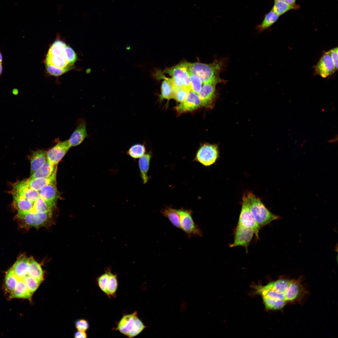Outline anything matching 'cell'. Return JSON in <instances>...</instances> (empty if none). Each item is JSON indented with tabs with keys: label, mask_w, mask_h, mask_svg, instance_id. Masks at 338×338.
I'll return each mask as SVG.
<instances>
[{
	"label": "cell",
	"mask_w": 338,
	"mask_h": 338,
	"mask_svg": "<svg viewBox=\"0 0 338 338\" xmlns=\"http://www.w3.org/2000/svg\"><path fill=\"white\" fill-rule=\"evenodd\" d=\"M300 280L280 279L257 288L266 309L279 310L300 298L303 291Z\"/></svg>",
	"instance_id": "6da1fadb"
},
{
	"label": "cell",
	"mask_w": 338,
	"mask_h": 338,
	"mask_svg": "<svg viewBox=\"0 0 338 338\" xmlns=\"http://www.w3.org/2000/svg\"><path fill=\"white\" fill-rule=\"evenodd\" d=\"M225 60L220 59L215 60L209 64L199 62L187 63L188 73L197 76L203 84L216 85L219 83H225L226 81L220 78L219 74L225 67Z\"/></svg>",
	"instance_id": "7a4b0ae2"
},
{
	"label": "cell",
	"mask_w": 338,
	"mask_h": 338,
	"mask_svg": "<svg viewBox=\"0 0 338 338\" xmlns=\"http://www.w3.org/2000/svg\"><path fill=\"white\" fill-rule=\"evenodd\" d=\"M246 195L252 215L260 228L280 218L279 216L270 212L256 196L251 192H247Z\"/></svg>",
	"instance_id": "3957f363"
},
{
	"label": "cell",
	"mask_w": 338,
	"mask_h": 338,
	"mask_svg": "<svg viewBox=\"0 0 338 338\" xmlns=\"http://www.w3.org/2000/svg\"><path fill=\"white\" fill-rule=\"evenodd\" d=\"M137 316V312L123 316L119 322L117 330L129 338L134 337L140 334L146 328Z\"/></svg>",
	"instance_id": "277c9868"
},
{
	"label": "cell",
	"mask_w": 338,
	"mask_h": 338,
	"mask_svg": "<svg viewBox=\"0 0 338 338\" xmlns=\"http://www.w3.org/2000/svg\"><path fill=\"white\" fill-rule=\"evenodd\" d=\"M52 212L37 213L32 212L22 213H18L17 220L20 226L23 228H38L45 225L50 220Z\"/></svg>",
	"instance_id": "5b68a950"
},
{
	"label": "cell",
	"mask_w": 338,
	"mask_h": 338,
	"mask_svg": "<svg viewBox=\"0 0 338 338\" xmlns=\"http://www.w3.org/2000/svg\"><path fill=\"white\" fill-rule=\"evenodd\" d=\"M187 63L185 61L180 63L166 69L164 72L171 76L177 88L184 87L191 90Z\"/></svg>",
	"instance_id": "8992f818"
},
{
	"label": "cell",
	"mask_w": 338,
	"mask_h": 338,
	"mask_svg": "<svg viewBox=\"0 0 338 338\" xmlns=\"http://www.w3.org/2000/svg\"><path fill=\"white\" fill-rule=\"evenodd\" d=\"M176 211L179 216L180 229L184 231L189 238L192 236H202V230L193 219L192 212L191 210L182 208L176 210Z\"/></svg>",
	"instance_id": "52a82bcc"
},
{
	"label": "cell",
	"mask_w": 338,
	"mask_h": 338,
	"mask_svg": "<svg viewBox=\"0 0 338 338\" xmlns=\"http://www.w3.org/2000/svg\"><path fill=\"white\" fill-rule=\"evenodd\" d=\"M238 224L252 230L256 238L259 239V233L260 227L257 223L252 215L246 194H244L243 197L242 208Z\"/></svg>",
	"instance_id": "ba28073f"
},
{
	"label": "cell",
	"mask_w": 338,
	"mask_h": 338,
	"mask_svg": "<svg viewBox=\"0 0 338 338\" xmlns=\"http://www.w3.org/2000/svg\"><path fill=\"white\" fill-rule=\"evenodd\" d=\"M218 156V151L217 146L205 144L199 149L196 157V160L205 166L214 164Z\"/></svg>",
	"instance_id": "9c48e42d"
},
{
	"label": "cell",
	"mask_w": 338,
	"mask_h": 338,
	"mask_svg": "<svg viewBox=\"0 0 338 338\" xmlns=\"http://www.w3.org/2000/svg\"><path fill=\"white\" fill-rule=\"evenodd\" d=\"M254 234V233L251 229L238 224L235 230L234 241L229 245L230 247L242 246L248 251Z\"/></svg>",
	"instance_id": "30bf717a"
},
{
	"label": "cell",
	"mask_w": 338,
	"mask_h": 338,
	"mask_svg": "<svg viewBox=\"0 0 338 338\" xmlns=\"http://www.w3.org/2000/svg\"><path fill=\"white\" fill-rule=\"evenodd\" d=\"M98 283L100 289L108 296L115 295L118 286L116 275L109 271L106 272L98 278Z\"/></svg>",
	"instance_id": "8fae6325"
},
{
	"label": "cell",
	"mask_w": 338,
	"mask_h": 338,
	"mask_svg": "<svg viewBox=\"0 0 338 338\" xmlns=\"http://www.w3.org/2000/svg\"><path fill=\"white\" fill-rule=\"evenodd\" d=\"M70 146L68 140L60 141L46 152L47 160L53 165H57Z\"/></svg>",
	"instance_id": "7c38bea8"
},
{
	"label": "cell",
	"mask_w": 338,
	"mask_h": 338,
	"mask_svg": "<svg viewBox=\"0 0 338 338\" xmlns=\"http://www.w3.org/2000/svg\"><path fill=\"white\" fill-rule=\"evenodd\" d=\"M314 68L315 73L323 78L328 77L335 72L329 51L323 54Z\"/></svg>",
	"instance_id": "4fadbf2b"
},
{
	"label": "cell",
	"mask_w": 338,
	"mask_h": 338,
	"mask_svg": "<svg viewBox=\"0 0 338 338\" xmlns=\"http://www.w3.org/2000/svg\"><path fill=\"white\" fill-rule=\"evenodd\" d=\"M13 194L23 197L34 202L39 197L38 191L32 188L27 180L23 181L16 183L13 186Z\"/></svg>",
	"instance_id": "5bb4252c"
},
{
	"label": "cell",
	"mask_w": 338,
	"mask_h": 338,
	"mask_svg": "<svg viewBox=\"0 0 338 338\" xmlns=\"http://www.w3.org/2000/svg\"><path fill=\"white\" fill-rule=\"evenodd\" d=\"M202 105L198 94L190 90L184 100L176 107V109L180 114L192 111L200 108Z\"/></svg>",
	"instance_id": "9a60e30c"
},
{
	"label": "cell",
	"mask_w": 338,
	"mask_h": 338,
	"mask_svg": "<svg viewBox=\"0 0 338 338\" xmlns=\"http://www.w3.org/2000/svg\"><path fill=\"white\" fill-rule=\"evenodd\" d=\"M203 84L198 94L202 105L207 108H212L216 97V85L207 83Z\"/></svg>",
	"instance_id": "2e32d148"
},
{
	"label": "cell",
	"mask_w": 338,
	"mask_h": 338,
	"mask_svg": "<svg viewBox=\"0 0 338 338\" xmlns=\"http://www.w3.org/2000/svg\"><path fill=\"white\" fill-rule=\"evenodd\" d=\"M86 126L84 120L80 119L77 120L76 128L68 140L70 147L79 145L87 137Z\"/></svg>",
	"instance_id": "e0dca14e"
},
{
	"label": "cell",
	"mask_w": 338,
	"mask_h": 338,
	"mask_svg": "<svg viewBox=\"0 0 338 338\" xmlns=\"http://www.w3.org/2000/svg\"><path fill=\"white\" fill-rule=\"evenodd\" d=\"M29 267V258L22 254L18 258L11 268L19 279H23L28 275Z\"/></svg>",
	"instance_id": "ac0fdd59"
},
{
	"label": "cell",
	"mask_w": 338,
	"mask_h": 338,
	"mask_svg": "<svg viewBox=\"0 0 338 338\" xmlns=\"http://www.w3.org/2000/svg\"><path fill=\"white\" fill-rule=\"evenodd\" d=\"M56 183L49 184L38 191L40 197L54 206L59 195Z\"/></svg>",
	"instance_id": "d6986e66"
},
{
	"label": "cell",
	"mask_w": 338,
	"mask_h": 338,
	"mask_svg": "<svg viewBox=\"0 0 338 338\" xmlns=\"http://www.w3.org/2000/svg\"><path fill=\"white\" fill-rule=\"evenodd\" d=\"M161 75V77H160L158 79L161 78L163 79L164 80L161 85V94L160 96V98L161 100L164 99L169 100L173 98L174 93L177 87L174 84L172 79V78L166 77L162 74Z\"/></svg>",
	"instance_id": "ffe728a7"
},
{
	"label": "cell",
	"mask_w": 338,
	"mask_h": 338,
	"mask_svg": "<svg viewBox=\"0 0 338 338\" xmlns=\"http://www.w3.org/2000/svg\"><path fill=\"white\" fill-rule=\"evenodd\" d=\"M47 160L46 152L45 151L38 150L33 151L30 157L31 174L42 166Z\"/></svg>",
	"instance_id": "44dd1931"
},
{
	"label": "cell",
	"mask_w": 338,
	"mask_h": 338,
	"mask_svg": "<svg viewBox=\"0 0 338 338\" xmlns=\"http://www.w3.org/2000/svg\"><path fill=\"white\" fill-rule=\"evenodd\" d=\"M13 202L18 213H24L32 211L34 203L18 195L13 194Z\"/></svg>",
	"instance_id": "7402d4cb"
},
{
	"label": "cell",
	"mask_w": 338,
	"mask_h": 338,
	"mask_svg": "<svg viewBox=\"0 0 338 338\" xmlns=\"http://www.w3.org/2000/svg\"><path fill=\"white\" fill-rule=\"evenodd\" d=\"M32 294L23 279H19L14 290L10 293V298H22L31 300Z\"/></svg>",
	"instance_id": "603a6c76"
},
{
	"label": "cell",
	"mask_w": 338,
	"mask_h": 338,
	"mask_svg": "<svg viewBox=\"0 0 338 338\" xmlns=\"http://www.w3.org/2000/svg\"><path fill=\"white\" fill-rule=\"evenodd\" d=\"M57 165H53L47 160L44 164L34 172L30 178H47L52 176L57 171Z\"/></svg>",
	"instance_id": "cb8c5ba5"
},
{
	"label": "cell",
	"mask_w": 338,
	"mask_h": 338,
	"mask_svg": "<svg viewBox=\"0 0 338 338\" xmlns=\"http://www.w3.org/2000/svg\"><path fill=\"white\" fill-rule=\"evenodd\" d=\"M151 157V152H149L144 154L140 158L138 161L140 176L143 184L147 183L148 180L147 173Z\"/></svg>",
	"instance_id": "d4e9b609"
},
{
	"label": "cell",
	"mask_w": 338,
	"mask_h": 338,
	"mask_svg": "<svg viewBox=\"0 0 338 338\" xmlns=\"http://www.w3.org/2000/svg\"><path fill=\"white\" fill-rule=\"evenodd\" d=\"M56 172L52 176L47 178H29L27 180L28 182L32 188L39 191L46 185L56 182Z\"/></svg>",
	"instance_id": "484cf974"
},
{
	"label": "cell",
	"mask_w": 338,
	"mask_h": 338,
	"mask_svg": "<svg viewBox=\"0 0 338 338\" xmlns=\"http://www.w3.org/2000/svg\"><path fill=\"white\" fill-rule=\"evenodd\" d=\"M28 275L42 282L44 279V273L41 266L32 257L29 258Z\"/></svg>",
	"instance_id": "4316f807"
},
{
	"label": "cell",
	"mask_w": 338,
	"mask_h": 338,
	"mask_svg": "<svg viewBox=\"0 0 338 338\" xmlns=\"http://www.w3.org/2000/svg\"><path fill=\"white\" fill-rule=\"evenodd\" d=\"M300 6L297 4L292 5L285 1H275L272 10L279 16L292 10L299 9Z\"/></svg>",
	"instance_id": "83f0119b"
},
{
	"label": "cell",
	"mask_w": 338,
	"mask_h": 338,
	"mask_svg": "<svg viewBox=\"0 0 338 338\" xmlns=\"http://www.w3.org/2000/svg\"><path fill=\"white\" fill-rule=\"evenodd\" d=\"M46 64H49L61 69L69 68L71 66L69 65L62 54L52 56L47 54L45 60Z\"/></svg>",
	"instance_id": "f1b7e54d"
},
{
	"label": "cell",
	"mask_w": 338,
	"mask_h": 338,
	"mask_svg": "<svg viewBox=\"0 0 338 338\" xmlns=\"http://www.w3.org/2000/svg\"><path fill=\"white\" fill-rule=\"evenodd\" d=\"M279 16L271 10L267 13L262 23L256 27L258 31L261 32L273 24L278 19Z\"/></svg>",
	"instance_id": "f546056e"
},
{
	"label": "cell",
	"mask_w": 338,
	"mask_h": 338,
	"mask_svg": "<svg viewBox=\"0 0 338 338\" xmlns=\"http://www.w3.org/2000/svg\"><path fill=\"white\" fill-rule=\"evenodd\" d=\"M55 206L39 197L34 202L32 212L37 213H45L52 212Z\"/></svg>",
	"instance_id": "4dcf8cb0"
},
{
	"label": "cell",
	"mask_w": 338,
	"mask_h": 338,
	"mask_svg": "<svg viewBox=\"0 0 338 338\" xmlns=\"http://www.w3.org/2000/svg\"><path fill=\"white\" fill-rule=\"evenodd\" d=\"M161 212L163 216L167 218L173 225L180 229L179 216L176 209L167 207L162 209Z\"/></svg>",
	"instance_id": "1f68e13d"
},
{
	"label": "cell",
	"mask_w": 338,
	"mask_h": 338,
	"mask_svg": "<svg viewBox=\"0 0 338 338\" xmlns=\"http://www.w3.org/2000/svg\"><path fill=\"white\" fill-rule=\"evenodd\" d=\"M19 279L14 273L12 269H10L6 273L5 286L6 290L11 293L15 289Z\"/></svg>",
	"instance_id": "d6a6232c"
},
{
	"label": "cell",
	"mask_w": 338,
	"mask_h": 338,
	"mask_svg": "<svg viewBox=\"0 0 338 338\" xmlns=\"http://www.w3.org/2000/svg\"><path fill=\"white\" fill-rule=\"evenodd\" d=\"M146 151L144 145L140 143L134 144L131 146L127 152L128 155L134 159L140 158Z\"/></svg>",
	"instance_id": "836d02e7"
},
{
	"label": "cell",
	"mask_w": 338,
	"mask_h": 338,
	"mask_svg": "<svg viewBox=\"0 0 338 338\" xmlns=\"http://www.w3.org/2000/svg\"><path fill=\"white\" fill-rule=\"evenodd\" d=\"M66 45L62 41L56 40L50 47L47 54L52 56L62 54Z\"/></svg>",
	"instance_id": "e575fe53"
},
{
	"label": "cell",
	"mask_w": 338,
	"mask_h": 338,
	"mask_svg": "<svg viewBox=\"0 0 338 338\" xmlns=\"http://www.w3.org/2000/svg\"><path fill=\"white\" fill-rule=\"evenodd\" d=\"M188 74L191 90L198 94L201 89L203 83L197 75L192 73H188Z\"/></svg>",
	"instance_id": "d590c367"
},
{
	"label": "cell",
	"mask_w": 338,
	"mask_h": 338,
	"mask_svg": "<svg viewBox=\"0 0 338 338\" xmlns=\"http://www.w3.org/2000/svg\"><path fill=\"white\" fill-rule=\"evenodd\" d=\"M23 280L29 291L32 294L37 289L42 282L28 275H26Z\"/></svg>",
	"instance_id": "8d00e7d4"
},
{
	"label": "cell",
	"mask_w": 338,
	"mask_h": 338,
	"mask_svg": "<svg viewBox=\"0 0 338 338\" xmlns=\"http://www.w3.org/2000/svg\"><path fill=\"white\" fill-rule=\"evenodd\" d=\"M62 55L70 66L72 65L76 61L77 57L73 49L68 45L65 47Z\"/></svg>",
	"instance_id": "74e56055"
},
{
	"label": "cell",
	"mask_w": 338,
	"mask_h": 338,
	"mask_svg": "<svg viewBox=\"0 0 338 338\" xmlns=\"http://www.w3.org/2000/svg\"><path fill=\"white\" fill-rule=\"evenodd\" d=\"M190 90L185 88H177L173 99L179 102H182L185 99Z\"/></svg>",
	"instance_id": "f35d334b"
},
{
	"label": "cell",
	"mask_w": 338,
	"mask_h": 338,
	"mask_svg": "<svg viewBox=\"0 0 338 338\" xmlns=\"http://www.w3.org/2000/svg\"><path fill=\"white\" fill-rule=\"evenodd\" d=\"M46 70L49 74L56 76L61 75L70 69L69 68L61 69L49 64H46Z\"/></svg>",
	"instance_id": "ab89813d"
},
{
	"label": "cell",
	"mask_w": 338,
	"mask_h": 338,
	"mask_svg": "<svg viewBox=\"0 0 338 338\" xmlns=\"http://www.w3.org/2000/svg\"><path fill=\"white\" fill-rule=\"evenodd\" d=\"M338 48L337 47L329 51L333 62L335 71L338 70Z\"/></svg>",
	"instance_id": "60d3db41"
},
{
	"label": "cell",
	"mask_w": 338,
	"mask_h": 338,
	"mask_svg": "<svg viewBox=\"0 0 338 338\" xmlns=\"http://www.w3.org/2000/svg\"><path fill=\"white\" fill-rule=\"evenodd\" d=\"M89 325L88 322L83 319L78 320L75 323V326L78 330L85 331L88 329Z\"/></svg>",
	"instance_id": "b9f144b4"
},
{
	"label": "cell",
	"mask_w": 338,
	"mask_h": 338,
	"mask_svg": "<svg viewBox=\"0 0 338 338\" xmlns=\"http://www.w3.org/2000/svg\"><path fill=\"white\" fill-rule=\"evenodd\" d=\"M74 337L76 338H86L87 335L85 331L78 330L74 335Z\"/></svg>",
	"instance_id": "7bdbcfd3"
},
{
	"label": "cell",
	"mask_w": 338,
	"mask_h": 338,
	"mask_svg": "<svg viewBox=\"0 0 338 338\" xmlns=\"http://www.w3.org/2000/svg\"><path fill=\"white\" fill-rule=\"evenodd\" d=\"M284 1L292 5H295L296 4L295 2L296 0H284Z\"/></svg>",
	"instance_id": "ee69618b"
},
{
	"label": "cell",
	"mask_w": 338,
	"mask_h": 338,
	"mask_svg": "<svg viewBox=\"0 0 338 338\" xmlns=\"http://www.w3.org/2000/svg\"><path fill=\"white\" fill-rule=\"evenodd\" d=\"M3 62V57L2 53L0 51V64H2Z\"/></svg>",
	"instance_id": "f6af8a7d"
},
{
	"label": "cell",
	"mask_w": 338,
	"mask_h": 338,
	"mask_svg": "<svg viewBox=\"0 0 338 338\" xmlns=\"http://www.w3.org/2000/svg\"><path fill=\"white\" fill-rule=\"evenodd\" d=\"M3 71V66L2 64H0V77L2 74Z\"/></svg>",
	"instance_id": "bcb514c9"
},
{
	"label": "cell",
	"mask_w": 338,
	"mask_h": 338,
	"mask_svg": "<svg viewBox=\"0 0 338 338\" xmlns=\"http://www.w3.org/2000/svg\"><path fill=\"white\" fill-rule=\"evenodd\" d=\"M130 49V47H128V46H127V47L126 48V49L127 50H129V49Z\"/></svg>",
	"instance_id": "7dc6e473"
},
{
	"label": "cell",
	"mask_w": 338,
	"mask_h": 338,
	"mask_svg": "<svg viewBox=\"0 0 338 338\" xmlns=\"http://www.w3.org/2000/svg\"><path fill=\"white\" fill-rule=\"evenodd\" d=\"M274 0V2L275 1H284V0Z\"/></svg>",
	"instance_id": "c3c4849f"
}]
</instances>
